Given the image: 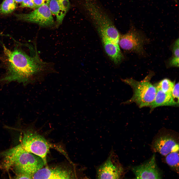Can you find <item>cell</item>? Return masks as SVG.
<instances>
[{"label": "cell", "instance_id": "6da1fadb", "mask_svg": "<svg viewBox=\"0 0 179 179\" xmlns=\"http://www.w3.org/2000/svg\"><path fill=\"white\" fill-rule=\"evenodd\" d=\"M2 46L0 59L5 71L0 77L1 85L16 82L26 86L41 80L51 70L50 64L43 61L37 51L30 55L19 47L11 50L4 44Z\"/></svg>", "mask_w": 179, "mask_h": 179}, {"label": "cell", "instance_id": "7a4b0ae2", "mask_svg": "<svg viewBox=\"0 0 179 179\" xmlns=\"http://www.w3.org/2000/svg\"><path fill=\"white\" fill-rule=\"evenodd\" d=\"M1 155L2 158L0 167L7 170L12 168L15 177L23 175L32 177L45 165L41 157L26 151L20 144L3 152Z\"/></svg>", "mask_w": 179, "mask_h": 179}, {"label": "cell", "instance_id": "3957f363", "mask_svg": "<svg viewBox=\"0 0 179 179\" xmlns=\"http://www.w3.org/2000/svg\"><path fill=\"white\" fill-rule=\"evenodd\" d=\"M86 15L100 37L118 43L120 34L111 19L97 0H82Z\"/></svg>", "mask_w": 179, "mask_h": 179}, {"label": "cell", "instance_id": "277c9868", "mask_svg": "<svg viewBox=\"0 0 179 179\" xmlns=\"http://www.w3.org/2000/svg\"><path fill=\"white\" fill-rule=\"evenodd\" d=\"M152 74H149L140 81L132 78L121 79L122 82L131 87L133 91L132 97L121 104H127L134 102L140 108L150 107L154 100L157 92L155 86L150 82Z\"/></svg>", "mask_w": 179, "mask_h": 179}, {"label": "cell", "instance_id": "5b68a950", "mask_svg": "<svg viewBox=\"0 0 179 179\" xmlns=\"http://www.w3.org/2000/svg\"><path fill=\"white\" fill-rule=\"evenodd\" d=\"M23 135L21 143L26 151L41 157L44 165H47L46 156L50 148L48 142L43 136L31 128L22 131Z\"/></svg>", "mask_w": 179, "mask_h": 179}, {"label": "cell", "instance_id": "8992f818", "mask_svg": "<svg viewBox=\"0 0 179 179\" xmlns=\"http://www.w3.org/2000/svg\"><path fill=\"white\" fill-rule=\"evenodd\" d=\"M124 170L117 156L113 150L107 159L97 168L96 177L98 179H121Z\"/></svg>", "mask_w": 179, "mask_h": 179}, {"label": "cell", "instance_id": "52a82bcc", "mask_svg": "<svg viewBox=\"0 0 179 179\" xmlns=\"http://www.w3.org/2000/svg\"><path fill=\"white\" fill-rule=\"evenodd\" d=\"M18 19L37 24L42 27H51L55 22L49 5H43L28 13L16 14Z\"/></svg>", "mask_w": 179, "mask_h": 179}, {"label": "cell", "instance_id": "ba28073f", "mask_svg": "<svg viewBox=\"0 0 179 179\" xmlns=\"http://www.w3.org/2000/svg\"><path fill=\"white\" fill-rule=\"evenodd\" d=\"M152 147L154 152L166 156L171 152L179 151L178 139L172 133H162L154 140Z\"/></svg>", "mask_w": 179, "mask_h": 179}, {"label": "cell", "instance_id": "9c48e42d", "mask_svg": "<svg viewBox=\"0 0 179 179\" xmlns=\"http://www.w3.org/2000/svg\"><path fill=\"white\" fill-rule=\"evenodd\" d=\"M144 42L141 35L132 27L127 33L120 35L119 45L124 50L141 53L143 52Z\"/></svg>", "mask_w": 179, "mask_h": 179}, {"label": "cell", "instance_id": "30bf717a", "mask_svg": "<svg viewBox=\"0 0 179 179\" xmlns=\"http://www.w3.org/2000/svg\"><path fill=\"white\" fill-rule=\"evenodd\" d=\"M76 176L72 171L61 166H46L42 168L32 175L33 179H73Z\"/></svg>", "mask_w": 179, "mask_h": 179}, {"label": "cell", "instance_id": "8fae6325", "mask_svg": "<svg viewBox=\"0 0 179 179\" xmlns=\"http://www.w3.org/2000/svg\"><path fill=\"white\" fill-rule=\"evenodd\" d=\"M132 171L137 179H161V175L157 167L154 154L147 161L139 166L134 167Z\"/></svg>", "mask_w": 179, "mask_h": 179}, {"label": "cell", "instance_id": "7c38bea8", "mask_svg": "<svg viewBox=\"0 0 179 179\" xmlns=\"http://www.w3.org/2000/svg\"><path fill=\"white\" fill-rule=\"evenodd\" d=\"M70 6L69 0H50L49 7L52 14L56 16L57 27L62 24Z\"/></svg>", "mask_w": 179, "mask_h": 179}, {"label": "cell", "instance_id": "4fadbf2b", "mask_svg": "<svg viewBox=\"0 0 179 179\" xmlns=\"http://www.w3.org/2000/svg\"><path fill=\"white\" fill-rule=\"evenodd\" d=\"M101 38L103 46L107 55L115 64H119L123 58L119 44L106 38Z\"/></svg>", "mask_w": 179, "mask_h": 179}, {"label": "cell", "instance_id": "5bb4252c", "mask_svg": "<svg viewBox=\"0 0 179 179\" xmlns=\"http://www.w3.org/2000/svg\"><path fill=\"white\" fill-rule=\"evenodd\" d=\"M154 100L150 106L151 110L160 106H179V103L173 98L171 93H166L157 89Z\"/></svg>", "mask_w": 179, "mask_h": 179}, {"label": "cell", "instance_id": "9a60e30c", "mask_svg": "<svg viewBox=\"0 0 179 179\" xmlns=\"http://www.w3.org/2000/svg\"><path fill=\"white\" fill-rule=\"evenodd\" d=\"M165 159L166 163L172 168L179 172V151L171 152L166 155Z\"/></svg>", "mask_w": 179, "mask_h": 179}, {"label": "cell", "instance_id": "2e32d148", "mask_svg": "<svg viewBox=\"0 0 179 179\" xmlns=\"http://www.w3.org/2000/svg\"><path fill=\"white\" fill-rule=\"evenodd\" d=\"M173 55L169 61L170 67H179V39L176 40L173 44L172 48Z\"/></svg>", "mask_w": 179, "mask_h": 179}, {"label": "cell", "instance_id": "e0dca14e", "mask_svg": "<svg viewBox=\"0 0 179 179\" xmlns=\"http://www.w3.org/2000/svg\"><path fill=\"white\" fill-rule=\"evenodd\" d=\"M16 3L14 0H4L0 5V12L3 14L12 13L16 8Z\"/></svg>", "mask_w": 179, "mask_h": 179}, {"label": "cell", "instance_id": "ac0fdd59", "mask_svg": "<svg viewBox=\"0 0 179 179\" xmlns=\"http://www.w3.org/2000/svg\"><path fill=\"white\" fill-rule=\"evenodd\" d=\"M175 84V82H173L168 78L161 80L155 86L156 88L160 89L166 93H171Z\"/></svg>", "mask_w": 179, "mask_h": 179}, {"label": "cell", "instance_id": "d6986e66", "mask_svg": "<svg viewBox=\"0 0 179 179\" xmlns=\"http://www.w3.org/2000/svg\"><path fill=\"white\" fill-rule=\"evenodd\" d=\"M21 3L20 7L36 8L34 0H23Z\"/></svg>", "mask_w": 179, "mask_h": 179}, {"label": "cell", "instance_id": "ffe728a7", "mask_svg": "<svg viewBox=\"0 0 179 179\" xmlns=\"http://www.w3.org/2000/svg\"><path fill=\"white\" fill-rule=\"evenodd\" d=\"M171 94L173 98L179 103V83L175 84L171 92Z\"/></svg>", "mask_w": 179, "mask_h": 179}, {"label": "cell", "instance_id": "44dd1931", "mask_svg": "<svg viewBox=\"0 0 179 179\" xmlns=\"http://www.w3.org/2000/svg\"><path fill=\"white\" fill-rule=\"evenodd\" d=\"M50 1V0H34L36 8L44 5H49Z\"/></svg>", "mask_w": 179, "mask_h": 179}, {"label": "cell", "instance_id": "7402d4cb", "mask_svg": "<svg viewBox=\"0 0 179 179\" xmlns=\"http://www.w3.org/2000/svg\"><path fill=\"white\" fill-rule=\"evenodd\" d=\"M16 3H21L23 0H14Z\"/></svg>", "mask_w": 179, "mask_h": 179}, {"label": "cell", "instance_id": "603a6c76", "mask_svg": "<svg viewBox=\"0 0 179 179\" xmlns=\"http://www.w3.org/2000/svg\"><path fill=\"white\" fill-rule=\"evenodd\" d=\"M175 1H176V0H174Z\"/></svg>", "mask_w": 179, "mask_h": 179}]
</instances>
